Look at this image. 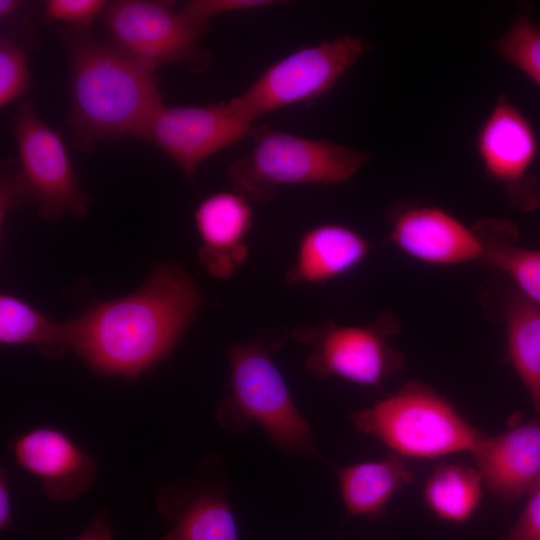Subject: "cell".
<instances>
[{
    "mask_svg": "<svg viewBox=\"0 0 540 540\" xmlns=\"http://www.w3.org/2000/svg\"><path fill=\"white\" fill-rule=\"evenodd\" d=\"M201 306L195 279L162 263L136 291L72 320L71 350L94 374L137 377L171 353Z\"/></svg>",
    "mask_w": 540,
    "mask_h": 540,
    "instance_id": "6da1fadb",
    "label": "cell"
},
{
    "mask_svg": "<svg viewBox=\"0 0 540 540\" xmlns=\"http://www.w3.org/2000/svg\"><path fill=\"white\" fill-rule=\"evenodd\" d=\"M69 65L68 125L83 151L134 135L162 103L155 69L87 30H60Z\"/></svg>",
    "mask_w": 540,
    "mask_h": 540,
    "instance_id": "7a4b0ae2",
    "label": "cell"
},
{
    "mask_svg": "<svg viewBox=\"0 0 540 540\" xmlns=\"http://www.w3.org/2000/svg\"><path fill=\"white\" fill-rule=\"evenodd\" d=\"M228 359V391L216 407L220 425L237 433L255 424L282 450L325 460L268 349L248 340L232 346Z\"/></svg>",
    "mask_w": 540,
    "mask_h": 540,
    "instance_id": "3957f363",
    "label": "cell"
},
{
    "mask_svg": "<svg viewBox=\"0 0 540 540\" xmlns=\"http://www.w3.org/2000/svg\"><path fill=\"white\" fill-rule=\"evenodd\" d=\"M251 149L227 170L233 190L266 202L282 185H337L349 181L371 155L335 142L254 127Z\"/></svg>",
    "mask_w": 540,
    "mask_h": 540,
    "instance_id": "277c9868",
    "label": "cell"
},
{
    "mask_svg": "<svg viewBox=\"0 0 540 540\" xmlns=\"http://www.w3.org/2000/svg\"><path fill=\"white\" fill-rule=\"evenodd\" d=\"M351 421L402 457L471 453L484 437L436 390L416 381L353 413Z\"/></svg>",
    "mask_w": 540,
    "mask_h": 540,
    "instance_id": "5b68a950",
    "label": "cell"
},
{
    "mask_svg": "<svg viewBox=\"0 0 540 540\" xmlns=\"http://www.w3.org/2000/svg\"><path fill=\"white\" fill-rule=\"evenodd\" d=\"M369 48L365 39L352 35L302 47L268 66L229 101L253 122L267 112L309 102L331 90Z\"/></svg>",
    "mask_w": 540,
    "mask_h": 540,
    "instance_id": "8992f818",
    "label": "cell"
},
{
    "mask_svg": "<svg viewBox=\"0 0 540 540\" xmlns=\"http://www.w3.org/2000/svg\"><path fill=\"white\" fill-rule=\"evenodd\" d=\"M398 330L397 318L385 310L368 324H302L291 335L310 348L305 367L311 375L378 386L403 366L404 356L389 342Z\"/></svg>",
    "mask_w": 540,
    "mask_h": 540,
    "instance_id": "52a82bcc",
    "label": "cell"
},
{
    "mask_svg": "<svg viewBox=\"0 0 540 540\" xmlns=\"http://www.w3.org/2000/svg\"><path fill=\"white\" fill-rule=\"evenodd\" d=\"M12 132L23 200L35 204L49 221L83 218L91 199L79 183L61 136L38 116L33 102L19 104Z\"/></svg>",
    "mask_w": 540,
    "mask_h": 540,
    "instance_id": "ba28073f",
    "label": "cell"
},
{
    "mask_svg": "<svg viewBox=\"0 0 540 540\" xmlns=\"http://www.w3.org/2000/svg\"><path fill=\"white\" fill-rule=\"evenodd\" d=\"M103 23L115 45L156 70L160 65L182 63L194 72L206 69L209 51L200 47L206 26L195 23L173 3L151 0L108 2Z\"/></svg>",
    "mask_w": 540,
    "mask_h": 540,
    "instance_id": "9c48e42d",
    "label": "cell"
},
{
    "mask_svg": "<svg viewBox=\"0 0 540 540\" xmlns=\"http://www.w3.org/2000/svg\"><path fill=\"white\" fill-rule=\"evenodd\" d=\"M253 123L230 101L206 106L161 104L133 136L159 148L191 179L205 159L251 135Z\"/></svg>",
    "mask_w": 540,
    "mask_h": 540,
    "instance_id": "30bf717a",
    "label": "cell"
},
{
    "mask_svg": "<svg viewBox=\"0 0 540 540\" xmlns=\"http://www.w3.org/2000/svg\"><path fill=\"white\" fill-rule=\"evenodd\" d=\"M476 148L486 174L505 186L513 205L534 208L540 200L537 182L528 176L538 151L536 134L521 111L500 95L482 123Z\"/></svg>",
    "mask_w": 540,
    "mask_h": 540,
    "instance_id": "8fae6325",
    "label": "cell"
},
{
    "mask_svg": "<svg viewBox=\"0 0 540 540\" xmlns=\"http://www.w3.org/2000/svg\"><path fill=\"white\" fill-rule=\"evenodd\" d=\"M387 222L388 241L417 261L450 266L483 258L476 228L440 207L395 205L387 213Z\"/></svg>",
    "mask_w": 540,
    "mask_h": 540,
    "instance_id": "7c38bea8",
    "label": "cell"
},
{
    "mask_svg": "<svg viewBox=\"0 0 540 540\" xmlns=\"http://www.w3.org/2000/svg\"><path fill=\"white\" fill-rule=\"evenodd\" d=\"M19 466L39 478L42 492L55 501H70L93 484L98 463L63 431L37 427L10 445Z\"/></svg>",
    "mask_w": 540,
    "mask_h": 540,
    "instance_id": "4fadbf2b",
    "label": "cell"
},
{
    "mask_svg": "<svg viewBox=\"0 0 540 540\" xmlns=\"http://www.w3.org/2000/svg\"><path fill=\"white\" fill-rule=\"evenodd\" d=\"M483 485L501 502H513L540 483V417L493 437L471 452Z\"/></svg>",
    "mask_w": 540,
    "mask_h": 540,
    "instance_id": "5bb4252c",
    "label": "cell"
},
{
    "mask_svg": "<svg viewBox=\"0 0 540 540\" xmlns=\"http://www.w3.org/2000/svg\"><path fill=\"white\" fill-rule=\"evenodd\" d=\"M253 216L250 201L235 191L213 193L199 202L194 212L201 240L197 257L209 275L230 278L246 261Z\"/></svg>",
    "mask_w": 540,
    "mask_h": 540,
    "instance_id": "9a60e30c",
    "label": "cell"
},
{
    "mask_svg": "<svg viewBox=\"0 0 540 540\" xmlns=\"http://www.w3.org/2000/svg\"><path fill=\"white\" fill-rule=\"evenodd\" d=\"M159 512L172 528L158 540H238L226 491L218 484H171L156 496Z\"/></svg>",
    "mask_w": 540,
    "mask_h": 540,
    "instance_id": "2e32d148",
    "label": "cell"
},
{
    "mask_svg": "<svg viewBox=\"0 0 540 540\" xmlns=\"http://www.w3.org/2000/svg\"><path fill=\"white\" fill-rule=\"evenodd\" d=\"M370 245L353 228L339 223H321L300 237L292 266L284 280L288 286L323 284L357 268Z\"/></svg>",
    "mask_w": 540,
    "mask_h": 540,
    "instance_id": "e0dca14e",
    "label": "cell"
},
{
    "mask_svg": "<svg viewBox=\"0 0 540 540\" xmlns=\"http://www.w3.org/2000/svg\"><path fill=\"white\" fill-rule=\"evenodd\" d=\"M336 473L348 514L370 517L381 514L394 494L415 478L414 470L397 454L337 467Z\"/></svg>",
    "mask_w": 540,
    "mask_h": 540,
    "instance_id": "ac0fdd59",
    "label": "cell"
},
{
    "mask_svg": "<svg viewBox=\"0 0 540 540\" xmlns=\"http://www.w3.org/2000/svg\"><path fill=\"white\" fill-rule=\"evenodd\" d=\"M507 359L540 414V305L518 291L503 309Z\"/></svg>",
    "mask_w": 540,
    "mask_h": 540,
    "instance_id": "d6986e66",
    "label": "cell"
},
{
    "mask_svg": "<svg viewBox=\"0 0 540 540\" xmlns=\"http://www.w3.org/2000/svg\"><path fill=\"white\" fill-rule=\"evenodd\" d=\"M72 323L55 321L24 300L9 294L0 296V342L4 345H32L50 359L71 350Z\"/></svg>",
    "mask_w": 540,
    "mask_h": 540,
    "instance_id": "ffe728a7",
    "label": "cell"
},
{
    "mask_svg": "<svg viewBox=\"0 0 540 540\" xmlns=\"http://www.w3.org/2000/svg\"><path fill=\"white\" fill-rule=\"evenodd\" d=\"M475 228L484 247L482 261L508 276L519 293L540 305V251L515 246V229L507 221L489 219Z\"/></svg>",
    "mask_w": 540,
    "mask_h": 540,
    "instance_id": "44dd1931",
    "label": "cell"
},
{
    "mask_svg": "<svg viewBox=\"0 0 540 540\" xmlns=\"http://www.w3.org/2000/svg\"><path fill=\"white\" fill-rule=\"evenodd\" d=\"M482 485L476 469L458 464H443L428 477L424 487V499L439 518L462 523L467 521L479 506Z\"/></svg>",
    "mask_w": 540,
    "mask_h": 540,
    "instance_id": "7402d4cb",
    "label": "cell"
},
{
    "mask_svg": "<svg viewBox=\"0 0 540 540\" xmlns=\"http://www.w3.org/2000/svg\"><path fill=\"white\" fill-rule=\"evenodd\" d=\"M494 52L540 86V27L520 16L492 44Z\"/></svg>",
    "mask_w": 540,
    "mask_h": 540,
    "instance_id": "603a6c76",
    "label": "cell"
},
{
    "mask_svg": "<svg viewBox=\"0 0 540 540\" xmlns=\"http://www.w3.org/2000/svg\"><path fill=\"white\" fill-rule=\"evenodd\" d=\"M30 85L27 56L7 36L0 39V106L3 108L24 94Z\"/></svg>",
    "mask_w": 540,
    "mask_h": 540,
    "instance_id": "cb8c5ba5",
    "label": "cell"
},
{
    "mask_svg": "<svg viewBox=\"0 0 540 540\" xmlns=\"http://www.w3.org/2000/svg\"><path fill=\"white\" fill-rule=\"evenodd\" d=\"M107 3L104 0H48L44 3L43 12L46 21L88 30L95 18L102 15Z\"/></svg>",
    "mask_w": 540,
    "mask_h": 540,
    "instance_id": "d4e9b609",
    "label": "cell"
},
{
    "mask_svg": "<svg viewBox=\"0 0 540 540\" xmlns=\"http://www.w3.org/2000/svg\"><path fill=\"white\" fill-rule=\"evenodd\" d=\"M271 0H193L186 3L181 13L197 24L207 27V21L216 15L259 9L275 5Z\"/></svg>",
    "mask_w": 540,
    "mask_h": 540,
    "instance_id": "484cf974",
    "label": "cell"
},
{
    "mask_svg": "<svg viewBox=\"0 0 540 540\" xmlns=\"http://www.w3.org/2000/svg\"><path fill=\"white\" fill-rule=\"evenodd\" d=\"M502 540H540V483L529 493L522 513Z\"/></svg>",
    "mask_w": 540,
    "mask_h": 540,
    "instance_id": "4316f807",
    "label": "cell"
},
{
    "mask_svg": "<svg viewBox=\"0 0 540 540\" xmlns=\"http://www.w3.org/2000/svg\"><path fill=\"white\" fill-rule=\"evenodd\" d=\"M14 528L12 497L6 469L0 470V529Z\"/></svg>",
    "mask_w": 540,
    "mask_h": 540,
    "instance_id": "83f0119b",
    "label": "cell"
},
{
    "mask_svg": "<svg viewBox=\"0 0 540 540\" xmlns=\"http://www.w3.org/2000/svg\"><path fill=\"white\" fill-rule=\"evenodd\" d=\"M75 540H113L107 513L99 512Z\"/></svg>",
    "mask_w": 540,
    "mask_h": 540,
    "instance_id": "f1b7e54d",
    "label": "cell"
},
{
    "mask_svg": "<svg viewBox=\"0 0 540 540\" xmlns=\"http://www.w3.org/2000/svg\"><path fill=\"white\" fill-rule=\"evenodd\" d=\"M22 4L18 0H0V19L1 21L6 20L10 17Z\"/></svg>",
    "mask_w": 540,
    "mask_h": 540,
    "instance_id": "f546056e",
    "label": "cell"
}]
</instances>
